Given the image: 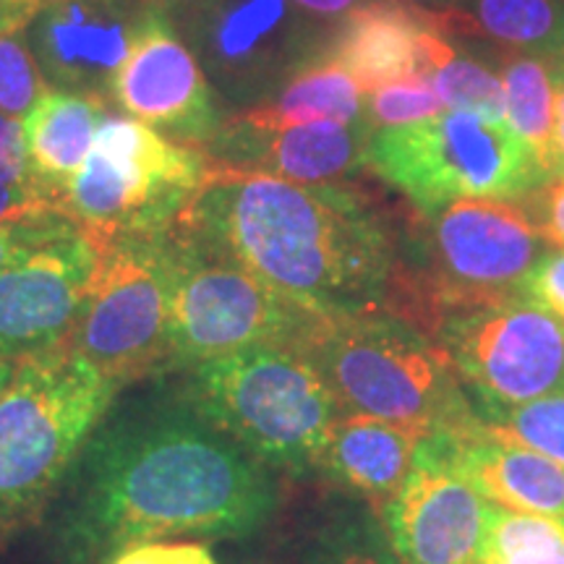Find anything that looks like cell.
Wrapping results in <instances>:
<instances>
[{
    "label": "cell",
    "instance_id": "ee69618b",
    "mask_svg": "<svg viewBox=\"0 0 564 564\" xmlns=\"http://www.w3.org/2000/svg\"><path fill=\"white\" fill-rule=\"evenodd\" d=\"M560 58H562V61H564V47H562V53H560Z\"/></svg>",
    "mask_w": 564,
    "mask_h": 564
},
{
    "label": "cell",
    "instance_id": "2e32d148",
    "mask_svg": "<svg viewBox=\"0 0 564 564\" xmlns=\"http://www.w3.org/2000/svg\"><path fill=\"white\" fill-rule=\"evenodd\" d=\"M147 11L144 0H34L21 32L47 84L110 102Z\"/></svg>",
    "mask_w": 564,
    "mask_h": 564
},
{
    "label": "cell",
    "instance_id": "e575fe53",
    "mask_svg": "<svg viewBox=\"0 0 564 564\" xmlns=\"http://www.w3.org/2000/svg\"><path fill=\"white\" fill-rule=\"evenodd\" d=\"M45 212H63L61 202L47 194L21 192V188H11L0 183V223L26 220V217L45 215Z\"/></svg>",
    "mask_w": 564,
    "mask_h": 564
},
{
    "label": "cell",
    "instance_id": "8d00e7d4",
    "mask_svg": "<svg viewBox=\"0 0 564 564\" xmlns=\"http://www.w3.org/2000/svg\"><path fill=\"white\" fill-rule=\"evenodd\" d=\"M549 178H564V61L554 70V139L549 158Z\"/></svg>",
    "mask_w": 564,
    "mask_h": 564
},
{
    "label": "cell",
    "instance_id": "7c38bea8",
    "mask_svg": "<svg viewBox=\"0 0 564 564\" xmlns=\"http://www.w3.org/2000/svg\"><path fill=\"white\" fill-rule=\"evenodd\" d=\"M470 405H523L564 392V324L525 299L470 306L436 324Z\"/></svg>",
    "mask_w": 564,
    "mask_h": 564
},
{
    "label": "cell",
    "instance_id": "4316f807",
    "mask_svg": "<svg viewBox=\"0 0 564 564\" xmlns=\"http://www.w3.org/2000/svg\"><path fill=\"white\" fill-rule=\"evenodd\" d=\"M476 434L564 465V392L523 405H474Z\"/></svg>",
    "mask_w": 564,
    "mask_h": 564
},
{
    "label": "cell",
    "instance_id": "836d02e7",
    "mask_svg": "<svg viewBox=\"0 0 564 564\" xmlns=\"http://www.w3.org/2000/svg\"><path fill=\"white\" fill-rule=\"evenodd\" d=\"M68 223L70 217L63 215V212H45V215L26 217V220L0 223V270L11 264L19 253L51 238L53 232H58Z\"/></svg>",
    "mask_w": 564,
    "mask_h": 564
},
{
    "label": "cell",
    "instance_id": "603a6c76",
    "mask_svg": "<svg viewBox=\"0 0 564 564\" xmlns=\"http://www.w3.org/2000/svg\"><path fill=\"white\" fill-rule=\"evenodd\" d=\"M238 112L264 126H348L366 121V91L340 66L322 58L299 70L270 100Z\"/></svg>",
    "mask_w": 564,
    "mask_h": 564
},
{
    "label": "cell",
    "instance_id": "d6986e66",
    "mask_svg": "<svg viewBox=\"0 0 564 564\" xmlns=\"http://www.w3.org/2000/svg\"><path fill=\"white\" fill-rule=\"evenodd\" d=\"M432 24V11L408 0H371L337 26L324 58L369 95L384 84L423 76V40Z\"/></svg>",
    "mask_w": 564,
    "mask_h": 564
},
{
    "label": "cell",
    "instance_id": "4dcf8cb0",
    "mask_svg": "<svg viewBox=\"0 0 564 564\" xmlns=\"http://www.w3.org/2000/svg\"><path fill=\"white\" fill-rule=\"evenodd\" d=\"M0 183H6L11 188H21V192L47 194L53 199H58V196L42 186L32 171L30 150H26L24 137V121L3 116V112H0Z\"/></svg>",
    "mask_w": 564,
    "mask_h": 564
},
{
    "label": "cell",
    "instance_id": "ffe728a7",
    "mask_svg": "<svg viewBox=\"0 0 564 564\" xmlns=\"http://www.w3.org/2000/svg\"><path fill=\"white\" fill-rule=\"evenodd\" d=\"M453 455L491 505L512 512L564 518V465L481 434L453 440Z\"/></svg>",
    "mask_w": 564,
    "mask_h": 564
},
{
    "label": "cell",
    "instance_id": "484cf974",
    "mask_svg": "<svg viewBox=\"0 0 564 564\" xmlns=\"http://www.w3.org/2000/svg\"><path fill=\"white\" fill-rule=\"evenodd\" d=\"M423 51H426L423 76L440 95L444 108L481 110L505 121V89L497 70L478 63L474 55L457 51L447 34L436 30V24L426 32Z\"/></svg>",
    "mask_w": 564,
    "mask_h": 564
},
{
    "label": "cell",
    "instance_id": "74e56055",
    "mask_svg": "<svg viewBox=\"0 0 564 564\" xmlns=\"http://www.w3.org/2000/svg\"><path fill=\"white\" fill-rule=\"evenodd\" d=\"M105 564H167V541H144L112 554Z\"/></svg>",
    "mask_w": 564,
    "mask_h": 564
},
{
    "label": "cell",
    "instance_id": "d4e9b609",
    "mask_svg": "<svg viewBox=\"0 0 564 564\" xmlns=\"http://www.w3.org/2000/svg\"><path fill=\"white\" fill-rule=\"evenodd\" d=\"M345 502L308 533L295 564H403L379 512L358 499Z\"/></svg>",
    "mask_w": 564,
    "mask_h": 564
},
{
    "label": "cell",
    "instance_id": "52a82bcc",
    "mask_svg": "<svg viewBox=\"0 0 564 564\" xmlns=\"http://www.w3.org/2000/svg\"><path fill=\"white\" fill-rule=\"evenodd\" d=\"M364 167L403 194L413 212H434L468 196L523 199L549 181L510 123L463 108L373 131Z\"/></svg>",
    "mask_w": 564,
    "mask_h": 564
},
{
    "label": "cell",
    "instance_id": "ac0fdd59",
    "mask_svg": "<svg viewBox=\"0 0 564 564\" xmlns=\"http://www.w3.org/2000/svg\"><path fill=\"white\" fill-rule=\"evenodd\" d=\"M423 436L429 434L373 415L345 413L324 442L312 478L379 512L403 486Z\"/></svg>",
    "mask_w": 564,
    "mask_h": 564
},
{
    "label": "cell",
    "instance_id": "d590c367",
    "mask_svg": "<svg viewBox=\"0 0 564 564\" xmlns=\"http://www.w3.org/2000/svg\"><path fill=\"white\" fill-rule=\"evenodd\" d=\"M293 3L299 6L308 19H314L316 24L327 26V30H337L350 13L369 6L371 0H293Z\"/></svg>",
    "mask_w": 564,
    "mask_h": 564
},
{
    "label": "cell",
    "instance_id": "3957f363",
    "mask_svg": "<svg viewBox=\"0 0 564 564\" xmlns=\"http://www.w3.org/2000/svg\"><path fill=\"white\" fill-rule=\"evenodd\" d=\"M552 249L518 199L468 196L415 212L400 232L387 312L434 335L444 316L523 299V282Z\"/></svg>",
    "mask_w": 564,
    "mask_h": 564
},
{
    "label": "cell",
    "instance_id": "44dd1931",
    "mask_svg": "<svg viewBox=\"0 0 564 564\" xmlns=\"http://www.w3.org/2000/svg\"><path fill=\"white\" fill-rule=\"evenodd\" d=\"M105 105L108 100H100L95 95L47 89L30 116L24 118L32 171L42 186L58 199L95 147L97 129L108 116Z\"/></svg>",
    "mask_w": 564,
    "mask_h": 564
},
{
    "label": "cell",
    "instance_id": "7a4b0ae2",
    "mask_svg": "<svg viewBox=\"0 0 564 564\" xmlns=\"http://www.w3.org/2000/svg\"><path fill=\"white\" fill-rule=\"evenodd\" d=\"M175 225L316 316L387 312L400 232L352 183L212 167Z\"/></svg>",
    "mask_w": 564,
    "mask_h": 564
},
{
    "label": "cell",
    "instance_id": "7402d4cb",
    "mask_svg": "<svg viewBox=\"0 0 564 564\" xmlns=\"http://www.w3.org/2000/svg\"><path fill=\"white\" fill-rule=\"evenodd\" d=\"M432 19L447 37L481 40L507 53L560 58L564 47V0H457Z\"/></svg>",
    "mask_w": 564,
    "mask_h": 564
},
{
    "label": "cell",
    "instance_id": "30bf717a",
    "mask_svg": "<svg viewBox=\"0 0 564 564\" xmlns=\"http://www.w3.org/2000/svg\"><path fill=\"white\" fill-rule=\"evenodd\" d=\"M175 285L173 228L102 238L100 267L68 348L121 387L162 377Z\"/></svg>",
    "mask_w": 564,
    "mask_h": 564
},
{
    "label": "cell",
    "instance_id": "5bb4252c",
    "mask_svg": "<svg viewBox=\"0 0 564 564\" xmlns=\"http://www.w3.org/2000/svg\"><path fill=\"white\" fill-rule=\"evenodd\" d=\"M100 253L102 238L70 220L0 270V358L19 364L68 343Z\"/></svg>",
    "mask_w": 564,
    "mask_h": 564
},
{
    "label": "cell",
    "instance_id": "9a60e30c",
    "mask_svg": "<svg viewBox=\"0 0 564 564\" xmlns=\"http://www.w3.org/2000/svg\"><path fill=\"white\" fill-rule=\"evenodd\" d=\"M112 100L133 121L199 150L228 118L196 55L173 21L154 9L147 11L129 58L118 70Z\"/></svg>",
    "mask_w": 564,
    "mask_h": 564
},
{
    "label": "cell",
    "instance_id": "ba28073f",
    "mask_svg": "<svg viewBox=\"0 0 564 564\" xmlns=\"http://www.w3.org/2000/svg\"><path fill=\"white\" fill-rule=\"evenodd\" d=\"M209 171L199 147L178 144L133 118L105 116L95 147L63 188L61 207L100 238L167 232Z\"/></svg>",
    "mask_w": 564,
    "mask_h": 564
},
{
    "label": "cell",
    "instance_id": "9c48e42d",
    "mask_svg": "<svg viewBox=\"0 0 564 564\" xmlns=\"http://www.w3.org/2000/svg\"><path fill=\"white\" fill-rule=\"evenodd\" d=\"M175 285L162 377L253 345H301L319 316L173 225Z\"/></svg>",
    "mask_w": 564,
    "mask_h": 564
},
{
    "label": "cell",
    "instance_id": "6da1fadb",
    "mask_svg": "<svg viewBox=\"0 0 564 564\" xmlns=\"http://www.w3.org/2000/svg\"><path fill=\"white\" fill-rule=\"evenodd\" d=\"M282 502L278 474L171 390L110 408L47 510L55 564H105L126 546L249 539Z\"/></svg>",
    "mask_w": 564,
    "mask_h": 564
},
{
    "label": "cell",
    "instance_id": "277c9868",
    "mask_svg": "<svg viewBox=\"0 0 564 564\" xmlns=\"http://www.w3.org/2000/svg\"><path fill=\"white\" fill-rule=\"evenodd\" d=\"M299 348L340 403L421 434H476V413L453 361L432 335L392 312L319 316Z\"/></svg>",
    "mask_w": 564,
    "mask_h": 564
},
{
    "label": "cell",
    "instance_id": "7bdbcfd3",
    "mask_svg": "<svg viewBox=\"0 0 564 564\" xmlns=\"http://www.w3.org/2000/svg\"><path fill=\"white\" fill-rule=\"evenodd\" d=\"M13 371H17V361H9V358H0V392H3L6 387H9Z\"/></svg>",
    "mask_w": 564,
    "mask_h": 564
},
{
    "label": "cell",
    "instance_id": "1f68e13d",
    "mask_svg": "<svg viewBox=\"0 0 564 564\" xmlns=\"http://www.w3.org/2000/svg\"><path fill=\"white\" fill-rule=\"evenodd\" d=\"M520 295L564 324V249H549L535 262Z\"/></svg>",
    "mask_w": 564,
    "mask_h": 564
},
{
    "label": "cell",
    "instance_id": "ab89813d",
    "mask_svg": "<svg viewBox=\"0 0 564 564\" xmlns=\"http://www.w3.org/2000/svg\"><path fill=\"white\" fill-rule=\"evenodd\" d=\"M34 0H0V34L24 30L32 17Z\"/></svg>",
    "mask_w": 564,
    "mask_h": 564
},
{
    "label": "cell",
    "instance_id": "cb8c5ba5",
    "mask_svg": "<svg viewBox=\"0 0 564 564\" xmlns=\"http://www.w3.org/2000/svg\"><path fill=\"white\" fill-rule=\"evenodd\" d=\"M497 76L505 89V121L531 147L549 178L554 139L556 55L499 51Z\"/></svg>",
    "mask_w": 564,
    "mask_h": 564
},
{
    "label": "cell",
    "instance_id": "f546056e",
    "mask_svg": "<svg viewBox=\"0 0 564 564\" xmlns=\"http://www.w3.org/2000/svg\"><path fill=\"white\" fill-rule=\"evenodd\" d=\"M447 110L440 95L426 82V76H408V79L384 84L366 95V121L373 131L400 129V126L421 123L426 118Z\"/></svg>",
    "mask_w": 564,
    "mask_h": 564
},
{
    "label": "cell",
    "instance_id": "b9f144b4",
    "mask_svg": "<svg viewBox=\"0 0 564 564\" xmlns=\"http://www.w3.org/2000/svg\"><path fill=\"white\" fill-rule=\"evenodd\" d=\"M408 3L419 6L423 11H432V13H440V11H447L453 9L457 0H408Z\"/></svg>",
    "mask_w": 564,
    "mask_h": 564
},
{
    "label": "cell",
    "instance_id": "8992f818",
    "mask_svg": "<svg viewBox=\"0 0 564 564\" xmlns=\"http://www.w3.org/2000/svg\"><path fill=\"white\" fill-rule=\"evenodd\" d=\"M173 392L272 474L312 478L340 403L299 345H253L175 373Z\"/></svg>",
    "mask_w": 564,
    "mask_h": 564
},
{
    "label": "cell",
    "instance_id": "8fae6325",
    "mask_svg": "<svg viewBox=\"0 0 564 564\" xmlns=\"http://www.w3.org/2000/svg\"><path fill=\"white\" fill-rule=\"evenodd\" d=\"M225 110H246L327 55L335 30L293 0H199L171 19Z\"/></svg>",
    "mask_w": 564,
    "mask_h": 564
},
{
    "label": "cell",
    "instance_id": "f35d334b",
    "mask_svg": "<svg viewBox=\"0 0 564 564\" xmlns=\"http://www.w3.org/2000/svg\"><path fill=\"white\" fill-rule=\"evenodd\" d=\"M167 564H217V560L199 541H167Z\"/></svg>",
    "mask_w": 564,
    "mask_h": 564
},
{
    "label": "cell",
    "instance_id": "4fadbf2b",
    "mask_svg": "<svg viewBox=\"0 0 564 564\" xmlns=\"http://www.w3.org/2000/svg\"><path fill=\"white\" fill-rule=\"evenodd\" d=\"M449 434L423 436L398 494L379 510L403 564H478L494 507L455 463Z\"/></svg>",
    "mask_w": 564,
    "mask_h": 564
},
{
    "label": "cell",
    "instance_id": "d6a6232c",
    "mask_svg": "<svg viewBox=\"0 0 564 564\" xmlns=\"http://www.w3.org/2000/svg\"><path fill=\"white\" fill-rule=\"evenodd\" d=\"M552 249H564V178H549L518 199Z\"/></svg>",
    "mask_w": 564,
    "mask_h": 564
},
{
    "label": "cell",
    "instance_id": "5b68a950",
    "mask_svg": "<svg viewBox=\"0 0 564 564\" xmlns=\"http://www.w3.org/2000/svg\"><path fill=\"white\" fill-rule=\"evenodd\" d=\"M121 390L68 345L17 364L0 392V546L45 520Z\"/></svg>",
    "mask_w": 564,
    "mask_h": 564
},
{
    "label": "cell",
    "instance_id": "83f0119b",
    "mask_svg": "<svg viewBox=\"0 0 564 564\" xmlns=\"http://www.w3.org/2000/svg\"><path fill=\"white\" fill-rule=\"evenodd\" d=\"M478 564H564V518L494 507Z\"/></svg>",
    "mask_w": 564,
    "mask_h": 564
},
{
    "label": "cell",
    "instance_id": "60d3db41",
    "mask_svg": "<svg viewBox=\"0 0 564 564\" xmlns=\"http://www.w3.org/2000/svg\"><path fill=\"white\" fill-rule=\"evenodd\" d=\"M144 3L150 6V9H154V11L165 13L167 19H175V17H178V13L188 11V9H192V6L199 3V0H144Z\"/></svg>",
    "mask_w": 564,
    "mask_h": 564
},
{
    "label": "cell",
    "instance_id": "f1b7e54d",
    "mask_svg": "<svg viewBox=\"0 0 564 564\" xmlns=\"http://www.w3.org/2000/svg\"><path fill=\"white\" fill-rule=\"evenodd\" d=\"M45 91L47 79L24 32L0 34V112L24 121Z\"/></svg>",
    "mask_w": 564,
    "mask_h": 564
},
{
    "label": "cell",
    "instance_id": "e0dca14e",
    "mask_svg": "<svg viewBox=\"0 0 564 564\" xmlns=\"http://www.w3.org/2000/svg\"><path fill=\"white\" fill-rule=\"evenodd\" d=\"M373 129L361 123L264 126L241 112H228L220 129L202 147L212 167L259 173L272 178L327 186L350 183L366 171L364 158Z\"/></svg>",
    "mask_w": 564,
    "mask_h": 564
}]
</instances>
